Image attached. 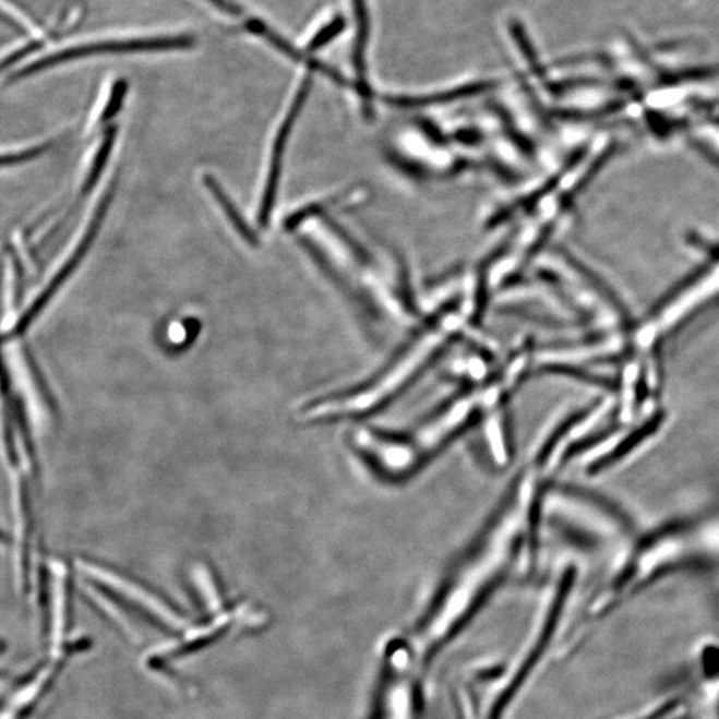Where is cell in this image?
I'll use <instances>...</instances> for the list:
<instances>
[{"instance_id":"cell-1","label":"cell","mask_w":719,"mask_h":719,"mask_svg":"<svg viewBox=\"0 0 719 719\" xmlns=\"http://www.w3.org/2000/svg\"><path fill=\"white\" fill-rule=\"evenodd\" d=\"M535 349L524 347L491 376L481 379L405 433H388L358 427L348 444L374 475L386 481H402L419 472L453 441L476 427L487 432H505L507 402L524 379L534 371Z\"/></svg>"},{"instance_id":"cell-2","label":"cell","mask_w":719,"mask_h":719,"mask_svg":"<svg viewBox=\"0 0 719 719\" xmlns=\"http://www.w3.org/2000/svg\"><path fill=\"white\" fill-rule=\"evenodd\" d=\"M719 560V516L680 519L633 537L615 560L601 606L634 594L663 574Z\"/></svg>"},{"instance_id":"cell-3","label":"cell","mask_w":719,"mask_h":719,"mask_svg":"<svg viewBox=\"0 0 719 719\" xmlns=\"http://www.w3.org/2000/svg\"><path fill=\"white\" fill-rule=\"evenodd\" d=\"M543 517L586 548L624 549L633 539L631 524L620 511L595 495L548 487Z\"/></svg>"},{"instance_id":"cell-4","label":"cell","mask_w":719,"mask_h":719,"mask_svg":"<svg viewBox=\"0 0 719 719\" xmlns=\"http://www.w3.org/2000/svg\"><path fill=\"white\" fill-rule=\"evenodd\" d=\"M670 422L662 404L646 410L631 422L591 439L576 455L578 467L588 476H600L633 460L662 436Z\"/></svg>"},{"instance_id":"cell-5","label":"cell","mask_w":719,"mask_h":719,"mask_svg":"<svg viewBox=\"0 0 719 719\" xmlns=\"http://www.w3.org/2000/svg\"><path fill=\"white\" fill-rule=\"evenodd\" d=\"M195 36L191 34H155L132 36H107L106 39L80 41L60 48L58 51L34 60L10 74L9 81H22L38 72L56 68V65L74 62L83 58L96 56H112V53H143L190 50L195 46Z\"/></svg>"},{"instance_id":"cell-6","label":"cell","mask_w":719,"mask_h":719,"mask_svg":"<svg viewBox=\"0 0 719 719\" xmlns=\"http://www.w3.org/2000/svg\"><path fill=\"white\" fill-rule=\"evenodd\" d=\"M77 567L93 582L98 583L105 589L111 590L112 594L141 610L161 630L183 633L191 626L184 614H180L178 609L169 606L163 598L154 595L153 591L144 588L141 584L131 582V579L120 576V574L99 565L89 564L86 561H77Z\"/></svg>"},{"instance_id":"cell-7","label":"cell","mask_w":719,"mask_h":719,"mask_svg":"<svg viewBox=\"0 0 719 719\" xmlns=\"http://www.w3.org/2000/svg\"><path fill=\"white\" fill-rule=\"evenodd\" d=\"M243 609L226 610L225 613L215 615L207 624L195 627L190 626L179 634L177 639L161 646V648L148 652L147 664L151 668L161 669L169 662L181 660L199 650L208 648L231 631L233 622L240 618Z\"/></svg>"},{"instance_id":"cell-8","label":"cell","mask_w":719,"mask_h":719,"mask_svg":"<svg viewBox=\"0 0 719 719\" xmlns=\"http://www.w3.org/2000/svg\"><path fill=\"white\" fill-rule=\"evenodd\" d=\"M115 192V187L103 196L98 208L95 211L93 220H91L86 235H84L81 243L77 244L76 250L72 253L71 257L68 260V263L64 264V267L60 269L56 277L51 280L50 284L46 287L45 291L41 292L38 298L34 301V304L28 308L26 312L23 313V316L20 319V322L16 323L12 334L17 335L28 328V325L34 322L36 316L39 315L40 311L48 304L53 298V295L58 292V289L63 286L64 281L69 279L77 268V265L81 264L84 256L87 255L89 247L93 245L96 235L99 232L103 219L107 214L108 208L112 202Z\"/></svg>"},{"instance_id":"cell-9","label":"cell","mask_w":719,"mask_h":719,"mask_svg":"<svg viewBox=\"0 0 719 719\" xmlns=\"http://www.w3.org/2000/svg\"><path fill=\"white\" fill-rule=\"evenodd\" d=\"M311 75H305L301 82L298 93H296L291 108L284 119L279 134H277L274 149H272L271 167L267 183L263 192L262 204H260L259 221L263 227L268 226L272 209H274L277 187H279L281 165L284 153H286L287 142L296 119H298L301 108H303L308 94L311 91Z\"/></svg>"},{"instance_id":"cell-10","label":"cell","mask_w":719,"mask_h":719,"mask_svg":"<svg viewBox=\"0 0 719 719\" xmlns=\"http://www.w3.org/2000/svg\"><path fill=\"white\" fill-rule=\"evenodd\" d=\"M51 602L50 622H48V640H50L51 658H63L69 655V579L68 570L60 562H51Z\"/></svg>"},{"instance_id":"cell-11","label":"cell","mask_w":719,"mask_h":719,"mask_svg":"<svg viewBox=\"0 0 719 719\" xmlns=\"http://www.w3.org/2000/svg\"><path fill=\"white\" fill-rule=\"evenodd\" d=\"M63 661V658H50V661L36 669L33 675L12 694L8 705L4 706L2 719L32 717L58 679Z\"/></svg>"},{"instance_id":"cell-12","label":"cell","mask_w":719,"mask_h":719,"mask_svg":"<svg viewBox=\"0 0 719 719\" xmlns=\"http://www.w3.org/2000/svg\"><path fill=\"white\" fill-rule=\"evenodd\" d=\"M353 12L352 63L358 91L366 105L371 101V87L368 83V48L371 45V15L368 0H350Z\"/></svg>"},{"instance_id":"cell-13","label":"cell","mask_w":719,"mask_h":719,"mask_svg":"<svg viewBox=\"0 0 719 719\" xmlns=\"http://www.w3.org/2000/svg\"><path fill=\"white\" fill-rule=\"evenodd\" d=\"M204 184L207 187L208 191L213 193V196L216 199V202L220 204V207L228 216L229 221L232 223V226L239 232L240 237L243 238L248 244L253 247L259 245V239L255 232L252 231V228L247 225L243 216L239 213L237 205H235L227 195V192L221 189L219 181H217L213 175H205Z\"/></svg>"},{"instance_id":"cell-14","label":"cell","mask_w":719,"mask_h":719,"mask_svg":"<svg viewBox=\"0 0 719 719\" xmlns=\"http://www.w3.org/2000/svg\"><path fill=\"white\" fill-rule=\"evenodd\" d=\"M492 86V82L467 83L463 84V86H458L436 95L433 94L428 96H414V98H409V96H402V98H397L396 96L395 98L394 96V98H391V101L396 106L436 105V103H446L448 100L465 98V96H472L482 93V91L491 88Z\"/></svg>"},{"instance_id":"cell-15","label":"cell","mask_w":719,"mask_h":719,"mask_svg":"<svg viewBox=\"0 0 719 719\" xmlns=\"http://www.w3.org/2000/svg\"><path fill=\"white\" fill-rule=\"evenodd\" d=\"M347 27L346 17L340 14H335L328 17V20L319 24V27L313 29L308 39L304 51L308 56H313V53L319 50H323L325 46H328L334 41L338 35L344 33V29Z\"/></svg>"},{"instance_id":"cell-16","label":"cell","mask_w":719,"mask_h":719,"mask_svg":"<svg viewBox=\"0 0 719 719\" xmlns=\"http://www.w3.org/2000/svg\"><path fill=\"white\" fill-rule=\"evenodd\" d=\"M27 366L21 367L16 374V385L21 390L24 402L29 415H32L35 426L40 428L45 424L46 410L41 407L38 391L34 384V380L29 378V372L26 370Z\"/></svg>"},{"instance_id":"cell-17","label":"cell","mask_w":719,"mask_h":719,"mask_svg":"<svg viewBox=\"0 0 719 719\" xmlns=\"http://www.w3.org/2000/svg\"><path fill=\"white\" fill-rule=\"evenodd\" d=\"M193 579H195L197 589L201 591L205 607H207L211 614L219 615L225 613L226 609L225 606H223V598L219 594V589H217L215 579L211 576L207 567L197 565L195 570H193Z\"/></svg>"},{"instance_id":"cell-18","label":"cell","mask_w":719,"mask_h":719,"mask_svg":"<svg viewBox=\"0 0 719 719\" xmlns=\"http://www.w3.org/2000/svg\"><path fill=\"white\" fill-rule=\"evenodd\" d=\"M129 89V83L124 80H119L113 83L111 88L110 98H108L105 110L100 115L99 122L107 123L117 115L120 110V107L123 105L124 96Z\"/></svg>"},{"instance_id":"cell-19","label":"cell","mask_w":719,"mask_h":719,"mask_svg":"<svg viewBox=\"0 0 719 719\" xmlns=\"http://www.w3.org/2000/svg\"><path fill=\"white\" fill-rule=\"evenodd\" d=\"M51 147H52V143L48 142L45 144H40V146L38 147L22 151V153L3 155L2 165L16 166V165H21V163L34 160L36 158H39V156L44 155L45 153H47V151L50 149Z\"/></svg>"},{"instance_id":"cell-20","label":"cell","mask_w":719,"mask_h":719,"mask_svg":"<svg viewBox=\"0 0 719 719\" xmlns=\"http://www.w3.org/2000/svg\"><path fill=\"white\" fill-rule=\"evenodd\" d=\"M11 255H12V262H14V269H15L14 304L15 308H17L21 305V301L23 300L24 272H23V264L21 262V259L17 257L14 250H11Z\"/></svg>"}]
</instances>
